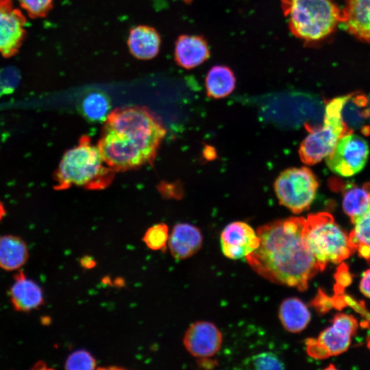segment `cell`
Instances as JSON below:
<instances>
[{"instance_id": "cell-1", "label": "cell", "mask_w": 370, "mask_h": 370, "mask_svg": "<svg viewBox=\"0 0 370 370\" xmlns=\"http://www.w3.org/2000/svg\"><path fill=\"white\" fill-rule=\"evenodd\" d=\"M305 223V218L293 217L258 227L259 246L245 257L251 269L271 282L306 291L323 270L306 242Z\"/></svg>"}, {"instance_id": "cell-2", "label": "cell", "mask_w": 370, "mask_h": 370, "mask_svg": "<svg viewBox=\"0 0 370 370\" xmlns=\"http://www.w3.org/2000/svg\"><path fill=\"white\" fill-rule=\"evenodd\" d=\"M166 134L161 119L145 106L117 108L104 121L97 147L115 172L151 164Z\"/></svg>"}, {"instance_id": "cell-3", "label": "cell", "mask_w": 370, "mask_h": 370, "mask_svg": "<svg viewBox=\"0 0 370 370\" xmlns=\"http://www.w3.org/2000/svg\"><path fill=\"white\" fill-rule=\"evenodd\" d=\"M115 171L103 161L97 146L87 135L82 136L78 144L63 155L53 175L56 190L73 186L87 190H101L113 181Z\"/></svg>"}, {"instance_id": "cell-4", "label": "cell", "mask_w": 370, "mask_h": 370, "mask_svg": "<svg viewBox=\"0 0 370 370\" xmlns=\"http://www.w3.org/2000/svg\"><path fill=\"white\" fill-rule=\"evenodd\" d=\"M289 29L296 37L315 42L330 35L341 21L332 0H280Z\"/></svg>"}, {"instance_id": "cell-5", "label": "cell", "mask_w": 370, "mask_h": 370, "mask_svg": "<svg viewBox=\"0 0 370 370\" xmlns=\"http://www.w3.org/2000/svg\"><path fill=\"white\" fill-rule=\"evenodd\" d=\"M304 235L323 270L328 262L339 263L355 251L349 235L328 212L310 214L306 219Z\"/></svg>"}, {"instance_id": "cell-6", "label": "cell", "mask_w": 370, "mask_h": 370, "mask_svg": "<svg viewBox=\"0 0 370 370\" xmlns=\"http://www.w3.org/2000/svg\"><path fill=\"white\" fill-rule=\"evenodd\" d=\"M309 132L301 143L299 155L304 163L313 165L326 158L338 139L347 134L341 117L339 97L325 106L322 125Z\"/></svg>"}, {"instance_id": "cell-7", "label": "cell", "mask_w": 370, "mask_h": 370, "mask_svg": "<svg viewBox=\"0 0 370 370\" xmlns=\"http://www.w3.org/2000/svg\"><path fill=\"white\" fill-rule=\"evenodd\" d=\"M319 183L310 169L306 167L290 168L282 171L274 184L280 204L295 214L309 208L314 201Z\"/></svg>"}, {"instance_id": "cell-8", "label": "cell", "mask_w": 370, "mask_h": 370, "mask_svg": "<svg viewBox=\"0 0 370 370\" xmlns=\"http://www.w3.org/2000/svg\"><path fill=\"white\" fill-rule=\"evenodd\" d=\"M356 319L348 314H338L332 325L321 332L317 339L306 341L308 355L315 359H324L345 352L350 345L351 337L357 329Z\"/></svg>"}, {"instance_id": "cell-9", "label": "cell", "mask_w": 370, "mask_h": 370, "mask_svg": "<svg viewBox=\"0 0 370 370\" xmlns=\"http://www.w3.org/2000/svg\"><path fill=\"white\" fill-rule=\"evenodd\" d=\"M369 154L367 141L360 136L352 133L338 139L325 160L332 171L343 177H350L362 171Z\"/></svg>"}, {"instance_id": "cell-10", "label": "cell", "mask_w": 370, "mask_h": 370, "mask_svg": "<svg viewBox=\"0 0 370 370\" xmlns=\"http://www.w3.org/2000/svg\"><path fill=\"white\" fill-rule=\"evenodd\" d=\"M27 18L13 0H0V55L10 58L21 47L27 34Z\"/></svg>"}, {"instance_id": "cell-11", "label": "cell", "mask_w": 370, "mask_h": 370, "mask_svg": "<svg viewBox=\"0 0 370 370\" xmlns=\"http://www.w3.org/2000/svg\"><path fill=\"white\" fill-rule=\"evenodd\" d=\"M259 244L257 233L245 222H232L225 226L221 234L222 251L230 259L245 258L255 251Z\"/></svg>"}, {"instance_id": "cell-12", "label": "cell", "mask_w": 370, "mask_h": 370, "mask_svg": "<svg viewBox=\"0 0 370 370\" xmlns=\"http://www.w3.org/2000/svg\"><path fill=\"white\" fill-rule=\"evenodd\" d=\"M183 342L186 350L193 356L208 358L220 349L222 334L211 322L196 321L186 331Z\"/></svg>"}, {"instance_id": "cell-13", "label": "cell", "mask_w": 370, "mask_h": 370, "mask_svg": "<svg viewBox=\"0 0 370 370\" xmlns=\"http://www.w3.org/2000/svg\"><path fill=\"white\" fill-rule=\"evenodd\" d=\"M339 99L341 117L347 134L360 132L369 136L370 108L368 97L361 92H354L339 97Z\"/></svg>"}, {"instance_id": "cell-14", "label": "cell", "mask_w": 370, "mask_h": 370, "mask_svg": "<svg viewBox=\"0 0 370 370\" xmlns=\"http://www.w3.org/2000/svg\"><path fill=\"white\" fill-rule=\"evenodd\" d=\"M210 57V49L206 40L201 36L180 35L175 44L174 58L180 66L194 69Z\"/></svg>"}, {"instance_id": "cell-15", "label": "cell", "mask_w": 370, "mask_h": 370, "mask_svg": "<svg viewBox=\"0 0 370 370\" xmlns=\"http://www.w3.org/2000/svg\"><path fill=\"white\" fill-rule=\"evenodd\" d=\"M10 298L14 308L17 311L29 312L38 308L44 301L40 286L18 271L14 277L10 288Z\"/></svg>"}, {"instance_id": "cell-16", "label": "cell", "mask_w": 370, "mask_h": 370, "mask_svg": "<svg viewBox=\"0 0 370 370\" xmlns=\"http://www.w3.org/2000/svg\"><path fill=\"white\" fill-rule=\"evenodd\" d=\"M203 237L195 226L186 223H177L172 229L167 245L172 256L184 260L196 254L201 247Z\"/></svg>"}, {"instance_id": "cell-17", "label": "cell", "mask_w": 370, "mask_h": 370, "mask_svg": "<svg viewBox=\"0 0 370 370\" xmlns=\"http://www.w3.org/2000/svg\"><path fill=\"white\" fill-rule=\"evenodd\" d=\"M341 23L356 38L370 42V0H347Z\"/></svg>"}, {"instance_id": "cell-18", "label": "cell", "mask_w": 370, "mask_h": 370, "mask_svg": "<svg viewBox=\"0 0 370 370\" xmlns=\"http://www.w3.org/2000/svg\"><path fill=\"white\" fill-rule=\"evenodd\" d=\"M127 44L134 57L147 60L153 59L158 54L161 37L155 28L141 25L130 29Z\"/></svg>"}, {"instance_id": "cell-19", "label": "cell", "mask_w": 370, "mask_h": 370, "mask_svg": "<svg viewBox=\"0 0 370 370\" xmlns=\"http://www.w3.org/2000/svg\"><path fill=\"white\" fill-rule=\"evenodd\" d=\"M29 256L25 242L14 235L0 236V268L11 271L18 270Z\"/></svg>"}, {"instance_id": "cell-20", "label": "cell", "mask_w": 370, "mask_h": 370, "mask_svg": "<svg viewBox=\"0 0 370 370\" xmlns=\"http://www.w3.org/2000/svg\"><path fill=\"white\" fill-rule=\"evenodd\" d=\"M279 318L287 331L297 333L306 328L311 316L309 310L302 301L297 297H290L281 303Z\"/></svg>"}, {"instance_id": "cell-21", "label": "cell", "mask_w": 370, "mask_h": 370, "mask_svg": "<svg viewBox=\"0 0 370 370\" xmlns=\"http://www.w3.org/2000/svg\"><path fill=\"white\" fill-rule=\"evenodd\" d=\"M370 206V182L361 186L347 184L343 190V208L352 222Z\"/></svg>"}, {"instance_id": "cell-22", "label": "cell", "mask_w": 370, "mask_h": 370, "mask_svg": "<svg viewBox=\"0 0 370 370\" xmlns=\"http://www.w3.org/2000/svg\"><path fill=\"white\" fill-rule=\"evenodd\" d=\"M236 78L232 71L225 66L212 67L206 77V93L209 97L221 99L230 95L235 88Z\"/></svg>"}, {"instance_id": "cell-23", "label": "cell", "mask_w": 370, "mask_h": 370, "mask_svg": "<svg viewBox=\"0 0 370 370\" xmlns=\"http://www.w3.org/2000/svg\"><path fill=\"white\" fill-rule=\"evenodd\" d=\"M111 108L108 96L99 90L88 92L83 98L80 109L83 116L89 122H104Z\"/></svg>"}, {"instance_id": "cell-24", "label": "cell", "mask_w": 370, "mask_h": 370, "mask_svg": "<svg viewBox=\"0 0 370 370\" xmlns=\"http://www.w3.org/2000/svg\"><path fill=\"white\" fill-rule=\"evenodd\" d=\"M354 227L349 234L350 244L359 254L370 260V206L367 210L355 219Z\"/></svg>"}, {"instance_id": "cell-25", "label": "cell", "mask_w": 370, "mask_h": 370, "mask_svg": "<svg viewBox=\"0 0 370 370\" xmlns=\"http://www.w3.org/2000/svg\"><path fill=\"white\" fill-rule=\"evenodd\" d=\"M169 236L168 226L165 223H160L147 230L143 237V241L151 250H162L166 249Z\"/></svg>"}, {"instance_id": "cell-26", "label": "cell", "mask_w": 370, "mask_h": 370, "mask_svg": "<svg viewBox=\"0 0 370 370\" xmlns=\"http://www.w3.org/2000/svg\"><path fill=\"white\" fill-rule=\"evenodd\" d=\"M97 361L88 351L79 349L71 353L66 358L64 368L71 370H92L96 369Z\"/></svg>"}, {"instance_id": "cell-27", "label": "cell", "mask_w": 370, "mask_h": 370, "mask_svg": "<svg viewBox=\"0 0 370 370\" xmlns=\"http://www.w3.org/2000/svg\"><path fill=\"white\" fill-rule=\"evenodd\" d=\"M247 365L258 370L284 369L282 360L273 352H265L252 356L247 360Z\"/></svg>"}, {"instance_id": "cell-28", "label": "cell", "mask_w": 370, "mask_h": 370, "mask_svg": "<svg viewBox=\"0 0 370 370\" xmlns=\"http://www.w3.org/2000/svg\"><path fill=\"white\" fill-rule=\"evenodd\" d=\"M32 18L45 17L53 8V0H16Z\"/></svg>"}, {"instance_id": "cell-29", "label": "cell", "mask_w": 370, "mask_h": 370, "mask_svg": "<svg viewBox=\"0 0 370 370\" xmlns=\"http://www.w3.org/2000/svg\"><path fill=\"white\" fill-rule=\"evenodd\" d=\"M320 314H323L334 306L332 298L327 296L321 289L310 304Z\"/></svg>"}, {"instance_id": "cell-30", "label": "cell", "mask_w": 370, "mask_h": 370, "mask_svg": "<svg viewBox=\"0 0 370 370\" xmlns=\"http://www.w3.org/2000/svg\"><path fill=\"white\" fill-rule=\"evenodd\" d=\"M336 280V284L335 285L334 290L336 294H340L343 291V286L349 284L350 278L348 274L347 270H345V267L343 264L337 270L335 275Z\"/></svg>"}, {"instance_id": "cell-31", "label": "cell", "mask_w": 370, "mask_h": 370, "mask_svg": "<svg viewBox=\"0 0 370 370\" xmlns=\"http://www.w3.org/2000/svg\"><path fill=\"white\" fill-rule=\"evenodd\" d=\"M360 289L366 297L370 298V269L362 273Z\"/></svg>"}, {"instance_id": "cell-32", "label": "cell", "mask_w": 370, "mask_h": 370, "mask_svg": "<svg viewBox=\"0 0 370 370\" xmlns=\"http://www.w3.org/2000/svg\"><path fill=\"white\" fill-rule=\"evenodd\" d=\"M197 365L204 369H212L217 365V362L208 358H200L197 362Z\"/></svg>"}, {"instance_id": "cell-33", "label": "cell", "mask_w": 370, "mask_h": 370, "mask_svg": "<svg viewBox=\"0 0 370 370\" xmlns=\"http://www.w3.org/2000/svg\"><path fill=\"white\" fill-rule=\"evenodd\" d=\"M80 264L82 267L86 269H92L95 267V260L89 256H84L80 259Z\"/></svg>"}, {"instance_id": "cell-34", "label": "cell", "mask_w": 370, "mask_h": 370, "mask_svg": "<svg viewBox=\"0 0 370 370\" xmlns=\"http://www.w3.org/2000/svg\"><path fill=\"white\" fill-rule=\"evenodd\" d=\"M5 214V210L3 204L0 201V221Z\"/></svg>"}, {"instance_id": "cell-35", "label": "cell", "mask_w": 370, "mask_h": 370, "mask_svg": "<svg viewBox=\"0 0 370 370\" xmlns=\"http://www.w3.org/2000/svg\"><path fill=\"white\" fill-rule=\"evenodd\" d=\"M193 0H184V1L186 3H190L192 2Z\"/></svg>"}, {"instance_id": "cell-36", "label": "cell", "mask_w": 370, "mask_h": 370, "mask_svg": "<svg viewBox=\"0 0 370 370\" xmlns=\"http://www.w3.org/2000/svg\"><path fill=\"white\" fill-rule=\"evenodd\" d=\"M367 97H368L369 107L370 108V95Z\"/></svg>"}, {"instance_id": "cell-37", "label": "cell", "mask_w": 370, "mask_h": 370, "mask_svg": "<svg viewBox=\"0 0 370 370\" xmlns=\"http://www.w3.org/2000/svg\"><path fill=\"white\" fill-rule=\"evenodd\" d=\"M368 347L370 348V338L369 339V341H368Z\"/></svg>"}, {"instance_id": "cell-38", "label": "cell", "mask_w": 370, "mask_h": 370, "mask_svg": "<svg viewBox=\"0 0 370 370\" xmlns=\"http://www.w3.org/2000/svg\"><path fill=\"white\" fill-rule=\"evenodd\" d=\"M368 121H369V125H370V115H369V116Z\"/></svg>"}]
</instances>
